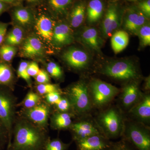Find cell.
Returning a JSON list of instances; mask_svg holds the SVG:
<instances>
[{"instance_id":"6da1fadb","label":"cell","mask_w":150,"mask_h":150,"mask_svg":"<svg viewBox=\"0 0 150 150\" xmlns=\"http://www.w3.org/2000/svg\"><path fill=\"white\" fill-rule=\"evenodd\" d=\"M13 136L8 150H41L48 141L46 129L20 116L16 118Z\"/></svg>"},{"instance_id":"7a4b0ae2","label":"cell","mask_w":150,"mask_h":150,"mask_svg":"<svg viewBox=\"0 0 150 150\" xmlns=\"http://www.w3.org/2000/svg\"><path fill=\"white\" fill-rule=\"evenodd\" d=\"M63 93L69 101L74 117L79 118L89 115L93 108L89 92L88 83L84 80L69 86Z\"/></svg>"},{"instance_id":"3957f363","label":"cell","mask_w":150,"mask_h":150,"mask_svg":"<svg viewBox=\"0 0 150 150\" xmlns=\"http://www.w3.org/2000/svg\"><path fill=\"white\" fill-rule=\"evenodd\" d=\"M99 73L125 83L142 79L139 67L130 59H118L106 62L100 68Z\"/></svg>"},{"instance_id":"277c9868","label":"cell","mask_w":150,"mask_h":150,"mask_svg":"<svg viewBox=\"0 0 150 150\" xmlns=\"http://www.w3.org/2000/svg\"><path fill=\"white\" fill-rule=\"evenodd\" d=\"M117 106H111L102 110L95 119L102 134L108 139L121 137L125 118Z\"/></svg>"},{"instance_id":"5b68a950","label":"cell","mask_w":150,"mask_h":150,"mask_svg":"<svg viewBox=\"0 0 150 150\" xmlns=\"http://www.w3.org/2000/svg\"><path fill=\"white\" fill-rule=\"evenodd\" d=\"M16 100L12 90L4 86H0V118L8 133V148L11 142L13 129L17 116Z\"/></svg>"},{"instance_id":"8992f818","label":"cell","mask_w":150,"mask_h":150,"mask_svg":"<svg viewBox=\"0 0 150 150\" xmlns=\"http://www.w3.org/2000/svg\"><path fill=\"white\" fill-rule=\"evenodd\" d=\"M89 92L93 108H102L112 102L118 95L120 89L97 79H91L88 82Z\"/></svg>"},{"instance_id":"52a82bcc","label":"cell","mask_w":150,"mask_h":150,"mask_svg":"<svg viewBox=\"0 0 150 150\" xmlns=\"http://www.w3.org/2000/svg\"><path fill=\"white\" fill-rule=\"evenodd\" d=\"M122 137L138 150H150V129L147 125L125 119Z\"/></svg>"},{"instance_id":"ba28073f","label":"cell","mask_w":150,"mask_h":150,"mask_svg":"<svg viewBox=\"0 0 150 150\" xmlns=\"http://www.w3.org/2000/svg\"><path fill=\"white\" fill-rule=\"evenodd\" d=\"M140 81H136L125 83L119 93L118 106L124 112H128L142 98L144 93L140 87Z\"/></svg>"},{"instance_id":"9c48e42d","label":"cell","mask_w":150,"mask_h":150,"mask_svg":"<svg viewBox=\"0 0 150 150\" xmlns=\"http://www.w3.org/2000/svg\"><path fill=\"white\" fill-rule=\"evenodd\" d=\"M51 105L46 102H41L30 108H23L19 116L25 118L35 125L46 129L51 114Z\"/></svg>"},{"instance_id":"30bf717a","label":"cell","mask_w":150,"mask_h":150,"mask_svg":"<svg viewBox=\"0 0 150 150\" xmlns=\"http://www.w3.org/2000/svg\"><path fill=\"white\" fill-rule=\"evenodd\" d=\"M62 58L68 67L79 71L88 70L91 64V57L87 52L81 48H69L64 52Z\"/></svg>"},{"instance_id":"8fae6325","label":"cell","mask_w":150,"mask_h":150,"mask_svg":"<svg viewBox=\"0 0 150 150\" xmlns=\"http://www.w3.org/2000/svg\"><path fill=\"white\" fill-rule=\"evenodd\" d=\"M89 116V115H85L78 118L74 122L73 121L69 129L74 141L93 135L103 134L95 119Z\"/></svg>"},{"instance_id":"7c38bea8","label":"cell","mask_w":150,"mask_h":150,"mask_svg":"<svg viewBox=\"0 0 150 150\" xmlns=\"http://www.w3.org/2000/svg\"><path fill=\"white\" fill-rule=\"evenodd\" d=\"M122 16L119 13L118 7L115 4L108 6L100 25V31L103 37H110L122 23Z\"/></svg>"},{"instance_id":"4fadbf2b","label":"cell","mask_w":150,"mask_h":150,"mask_svg":"<svg viewBox=\"0 0 150 150\" xmlns=\"http://www.w3.org/2000/svg\"><path fill=\"white\" fill-rule=\"evenodd\" d=\"M149 21V19L140 10L139 8L127 9L122 16L123 28L127 33L136 35L140 27Z\"/></svg>"},{"instance_id":"5bb4252c","label":"cell","mask_w":150,"mask_h":150,"mask_svg":"<svg viewBox=\"0 0 150 150\" xmlns=\"http://www.w3.org/2000/svg\"><path fill=\"white\" fill-rule=\"evenodd\" d=\"M128 113L136 120L135 121L148 126L150 122V93H144Z\"/></svg>"},{"instance_id":"9a60e30c","label":"cell","mask_w":150,"mask_h":150,"mask_svg":"<svg viewBox=\"0 0 150 150\" xmlns=\"http://www.w3.org/2000/svg\"><path fill=\"white\" fill-rule=\"evenodd\" d=\"M79 39L83 45L91 51L98 53L101 52L102 39L95 28H83L79 33Z\"/></svg>"},{"instance_id":"2e32d148","label":"cell","mask_w":150,"mask_h":150,"mask_svg":"<svg viewBox=\"0 0 150 150\" xmlns=\"http://www.w3.org/2000/svg\"><path fill=\"white\" fill-rule=\"evenodd\" d=\"M74 40L72 30L65 22H60L55 25L52 40L54 46L62 48L73 43Z\"/></svg>"},{"instance_id":"e0dca14e","label":"cell","mask_w":150,"mask_h":150,"mask_svg":"<svg viewBox=\"0 0 150 150\" xmlns=\"http://www.w3.org/2000/svg\"><path fill=\"white\" fill-rule=\"evenodd\" d=\"M75 141L79 150H105L110 143L109 139L103 134L93 135Z\"/></svg>"},{"instance_id":"ac0fdd59","label":"cell","mask_w":150,"mask_h":150,"mask_svg":"<svg viewBox=\"0 0 150 150\" xmlns=\"http://www.w3.org/2000/svg\"><path fill=\"white\" fill-rule=\"evenodd\" d=\"M22 51L23 56L27 58H35L42 56L44 53L43 44L37 37L31 36L25 41Z\"/></svg>"},{"instance_id":"d6986e66","label":"cell","mask_w":150,"mask_h":150,"mask_svg":"<svg viewBox=\"0 0 150 150\" xmlns=\"http://www.w3.org/2000/svg\"><path fill=\"white\" fill-rule=\"evenodd\" d=\"M74 117L72 113L56 111L50 115V126L56 130H66L69 129Z\"/></svg>"},{"instance_id":"ffe728a7","label":"cell","mask_w":150,"mask_h":150,"mask_svg":"<svg viewBox=\"0 0 150 150\" xmlns=\"http://www.w3.org/2000/svg\"><path fill=\"white\" fill-rule=\"evenodd\" d=\"M54 27L53 21L45 15L39 17L35 25V28L38 35L48 42L52 40Z\"/></svg>"},{"instance_id":"44dd1931","label":"cell","mask_w":150,"mask_h":150,"mask_svg":"<svg viewBox=\"0 0 150 150\" xmlns=\"http://www.w3.org/2000/svg\"><path fill=\"white\" fill-rule=\"evenodd\" d=\"M104 6L101 0H91L86 8L87 21L89 24L93 25L102 17Z\"/></svg>"},{"instance_id":"7402d4cb","label":"cell","mask_w":150,"mask_h":150,"mask_svg":"<svg viewBox=\"0 0 150 150\" xmlns=\"http://www.w3.org/2000/svg\"><path fill=\"white\" fill-rule=\"evenodd\" d=\"M129 41V34L125 30H117L114 32L111 35V45L115 54H118L125 49Z\"/></svg>"},{"instance_id":"603a6c76","label":"cell","mask_w":150,"mask_h":150,"mask_svg":"<svg viewBox=\"0 0 150 150\" xmlns=\"http://www.w3.org/2000/svg\"><path fill=\"white\" fill-rule=\"evenodd\" d=\"M86 7L83 3H79L75 6L70 16V23L74 28L80 27L83 23L85 18Z\"/></svg>"},{"instance_id":"cb8c5ba5","label":"cell","mask_w":150,"mask_h":150,"mask_svg":"<svg viewBox=\"0 0 150 150\" xmlns=\"http://www.w3.org/2000/svg\"><path fill=\"white\" fill-rule=\"evenodd\" d=\"M13 74L11 67L7 64L0 63V86H4L12 90Z\"/></svg>"},{"instance_id":"d4e9b609","label":"cell","mask_w":150,"mask_h":150,"mask_svg":"<svg viewBox=\"0 0 150 150\" xmlns=\"http://www.w3.org/2000/svg\"><path fill=\"white\" fill-rule=\"evenodd\" d=\"M23 31L21 28H14L6 37V44L13 46L18 45L23 39Z\"/></svg>"},{"instance_id":"484cf974","label":"cell","mask_w":150,"mask_h":150,"mask_svg":"<svg viewBox=\"0 0 150 150\" xmlns=\"http://www.w3.org/2000/svg\"><path fill=\"white\" fill-rule=\"evenodd\" d=\"M139 39L140 45L142 47L150 45V25L149 21L138 30L136 33Z\"/></svg>"},{"instance_id":"4316f807","label":"cell","mask_w":150,"mask_h":150,"mask_svg":"<svg viewBox=\"0 0 150 150\" xmlns=\"http://www.w3.org/2000/svg\"><path fill=\"white\" fill-rule=\"evenodd\" d=\"M42 102L40 95L33 91H30L25 96L21 102L23 108H30L34 107Z\"/></svg>"},{"instance_id":"83f0119b","label":"cell","mask_w":150,"mask_h":150,"mask_svg":"<svg viewBox=\"0 0 150 150\" xmlns=\"http://www.w3.org/2000/svg\"><path fill=\"white\" fill-rule=\"evenodd\" d=\"M17 49L11 45L5 44L0 47V58L4 62H11L16 54Z\"/></svg>"},{"instance_id":"f1b7e54d","label":"cell","mask_w":150,"mask_h":150,"mask_svg":"<svg viewBox=\"0 0 150 150\" xmlns=\"http://www.w3.org/2000/svg\"><path fill=\"white\" fill-rule=\"evenodd\" d=\"M52 8L57 13H63L72 3V0H48Z\"/></svg>"},{"instance_id":"f546056e","label":"cell","mask_w":150,"mask_h":150,"mask_svg":"<svg viewBox=\"0 0 150 150\" xmlns=\"http://www.w3.org/2000/svg\"><path fill=\"white\" fill-rule=\"evenodd\" d=\"M105 150H138L124 138L115 142H110L108 147Z\"/></svg>"},{"instance_id":"4dcf8cb0","label":"cell","mask_w":150,"mask_h":150,"mask_svg":"<svg viewBox=\"0 0 150 150\" xmlns=\"http://www.w3.org/2000/svg\"><path fill=\"white\" fill-rule=\"evenodd\" d=\"M14 18L17 21L22 25H26L30 23L31 16L29 12L24 8L17 9L14 13Z\"/></svg>"},{"instance_id":"1f68e13d","label":"cell","mask_w":150,"mask_h":150,"mask_svg":"<svg viewBox=\"0 0 150 150\" xmlns=\"http://www.w3.org/2000/svg\"><path fill=\"white\" fill-rule=\"evenodd\" d=\"M37 92L40 96H45L53 92H62L59 86L50 83L38 84L36 87Z\"/></svg>"},{"instance_id":"d6a6232c","label":"cell","mask_w":150,"mask_h":150,"mask_svg":"<svg viewBox=\"0 0 150 150\" xmlns=\"http://www.w3.org/2000/svg\"><path fill=\"white\" fill-rule=\"evenodd\" d=\"M54 105L56 108V111L61 112H70L72 114L71 106L69 101L68 98L63 94V93L62 97L57 103Z\"/></svg>"},{"instance_id":"836d02e7","label":"cell","mask_w":150,"mask_h":150,"mask_svg":"<svg viewBox=\"0 0 150 150\" xmlns=\"http://www.w3.org/2000/svg\"><path fill=\"white\" fill-rule=\"evenodd\" d=\"M46 70L48 74L55 79H59L63 77V72L62 68L55 62H49L46 67Z\"/></svg>"},{"instance_id":"e575fe53","label":"cell","mask_w":150,"mask_h":150,"mask_svg":"<svg viewBox=\"0 0 150 150\" xmlns=\"http://www.w3.org/2000/svg\"><path fill=\"white\" fill-rule=\"evenodd\" d=\"M69 144L63 143L59 139L49 141L48 140L45 146L46 150H66L69 147Z\"/></svg>"},{"instance_id":"d590c367","label":"cell","mask_w":150,"mask_h":150,"mask_svg":"<svg viewBox=\"0 0 150 150\" xmlns=\"http://www.w3.org/2000/svg\"><path fill=\"white\" fill-rule=\"evenodd\" d=\"M29 63L26 62H21L18 69V75L19 77L24 80L30 86H31L30 77L28 75L27 71V68Z\"/></svg>"},{"instance_id":"8d00e7d4","label":"cell","mask_w":150,"mask_h":150,"mask_svg":"<svg viewBox=\"0 0 150 150\" xmlns=\"http://www.w3.org/2000/svg\"><path fill=\"white\" fill-rule=\"evenodd\" d=\"M8 136L7 130L1 119L0 118V147L4 148L6 144H8Z\"/></svg>"},{"instance_id":"74e56055","label":"cell","mask_w":150,"mask_h":150,"mask_svg":"<svg viewBox=\"0 0 150 150\" xmlns=\"http://www.w3.org/2000/svg\"><path fill=\"white\" fill-rule=\"evenodd\" d=\"M63 95V92L56 91L45 95L46 102L50 105H55L60 100Z\"/></svg>"},{"instance_id":"f35d334b","label":"cell","mask_w":150,"mask_h":150,"mask_svg":"<svg viewBox=\"0 0 150 150\" xmlns=\"http://www.w3.org/2000/svg\"><path fill=\"white\" fill-rule=\"evenodd\" d=\"M35 78V81L38 84L48 83L50 82L49 74L44 70L40 69L39 73Z\"/></svg>"},{"instance_id":"ab89813d","label":"cell","mask_w":150,"mask_h":150,"mask_svg":"<svg viewBox=\"0 0 150 150\" xmlns=\"http://www.w3.org/2000/svg\"><path fill=\"white\" fill-rule=\"evenodd\" d=\"M139 8L148 19L150 16V0H146L139 4Z\"/></svg>"},{"instance_id":"60d3db41","label":"cell","mask_w":150,"mask_h":150,"mask_svg":"<svg viewBox=\"0 0 150 150\" xmlns=\"http://www.w3.org/2000/svg\"><path fill=\"white\" fill-rule=\"evenodd\" d=\"M40 69L38 65L35 62L29 63L27 68V71L30 76L35 77L39 73Z\"/></svg>"},{"instance_id":"b9f144b4","label":"cell","mask_w":150,"mask_h":150,"mask_svg":"<svg viewBox=\"0 0 150 150\" xmlns=\"http://www.w3.org/2000/svg\"><path fill=\"white\" fill-rule=\"evenodd\" d=\"M8 27L7 23L0 22V46L4 40Z\"/></svg>"},{"instance_id":"7bdbcfd3","label":"cell","mask_w":150,"mask_h":150,"mask_svg":"<svg viewBox=\"0 0 150 150\" xmlns=\"http://www.w3.org/2000/svg\"><path fill=\"white\" fill-rule=\"evenodd\" d=\"M143 90L145 91V93H149L150 90V76L145 78L144 83Z\"/></svg>"},{"instance_id":"ee69618b","label":"cell","mask_w":150,"mask_h":150,"mask_svg":"<svg viewBox=\"0 0 150 150\" xmlns=\"http://www.w3.org/2000/svg\"><path fill=\"white\" fill-rule=\"evenodd\" d=\"M6 5L4 3L0 1V14L2 13L5 9Z\"/></svg>"},{"instance_id":"f6af8a7d","label":"cell","mask_w":150,"mask_h":150,"mask_svg":"<svg viewBox=\"0 0 150 150\" xmlns=\"http://www.w3.org/2000/svg\"><path fill=\"white\" fill-rule=\"evenodd\" d=\"M16 0H0V1L4 3H12L14 2Z\"/></svg>"},{"instance_id":"bcb514c9","label":"cell","mask_w":150,"mask_h":150,"mask_svg":"<svg viewBox=\"0 0 150 150\" xmlns=\"http://www.w3.org/2000/svg\"><path fill=\"white\" fill-rule=\"evenodd\" d=\"M28 1L32 2L36 1H38V0H28Z\"/></svg>"},{"instance_id":"7dc6e473","label":"cell","mask_w":150,"mask_h":150,"mask_svg":"<svg viewBox=\"0 0 150 150\" xmlns=\"http://www.w3.org/2000/svg\"><path fill=\"white\" fill-rule=\"evenodd\" d=\"M128 1H138V0H128Z\"/></svg>"},{"instance_id":"c3c4849f","label":"cell","mask_w":150,"mask_h":150,"mask_svg":"<svg viewBox=\"0 0 150 150\" xmlns=\"http://www.w3.org/2000/svg\"><path fill=\"white\" fill-rule=\"evenodd\" d=\"M0 150H2V149L1 147H0Z\"/></svg>"}]
</instances>
